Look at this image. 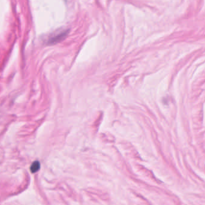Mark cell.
Returning <instances> with one entry per match:
<instances>
[{
	"label": "cell",
	"instance_id": "obj_2",
	"mask_svg": "<svg viewBox=\"0 0 205 205\" xmlns=\"http://www.w3.org/2000/svg\"><path fill=\"white\" fill-rule=\"evenodd\" d=\"M40 168V162L38 161H35L31 166L30 170H31V172L32 173H35V172H37V171L39 170Z\"/></svg>",
	"mask_w": 205,
	"mask_h": 205
},
{
	"label": "cell",
	"instance_id": "obj_1",
	"mask_svg": "<svg viewBox=\"0 0 205 205\" xmlns=\"http://www.w3.org/2000/svg\"><path fill=\"white\" fill-rule=\"evenodd\" d=\"M67 32L64 31L59 32H58L57 34H55L53 35H52L51 37L48 39V44H55L59 42H60L61 40H62L66 35Z\"/></svg>",
	"mask_w": 205,
	"mask_h": 205
}]
</instances>
